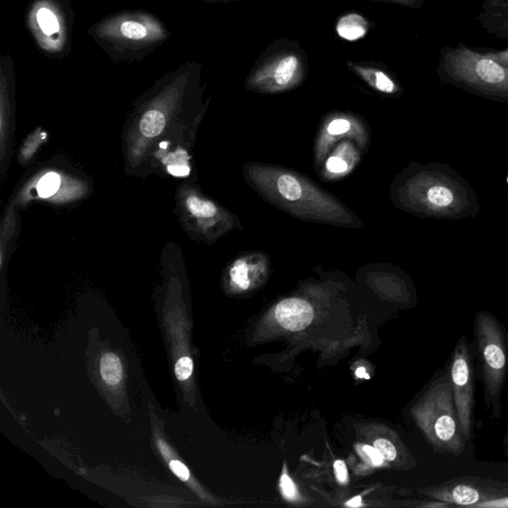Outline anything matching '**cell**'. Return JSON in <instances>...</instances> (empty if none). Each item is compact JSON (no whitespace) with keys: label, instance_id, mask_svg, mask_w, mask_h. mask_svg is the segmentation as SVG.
Instances as JSON below:
<instances>
[{"label":"cell","instance_id":"6da1fadb","mask_svg":"<svg viewBox=\"0 0 508 508\" xmlns=\"http://www.w3.org/2000/svg\"><path fill=\"white\" fill-rule=\"evenodd\" d=\"M245 180L269 204L299 220L341 227H362L363 222L310 179L291 169L247 163Z\"/></svg>","mask_w":508,"mask_h":508},{"label":"cell","instance_id":"7a4b0ae2","mask_svg":"<svg viewBox=\"0 0 508 508\" xmlns=\"http://www.w3.org/2000/svg\"><path fill=\"white\" fill-rule=\"evenodd\" d=\"M88 34L115 64L141 63L171 36L161 18L142 9L103 17Z\"/></svg>","mask_w":508,"mask_h":508},{"label":"cell","instance_id":"3957f363","mask_svg":"<svg viewBox=\"0 0 508 508\" xmlns=\"http://www.w3.org/2000/svg\"><path fill=\"white\" fill-rule=\"evenodd\" d=\"M308 73V57L300 43L277 39L259 55L245 79V88L262 95L284 94L300 88Z\"/></svg>","mask_w":508,"mask_h":508},{"label":"cell","instance_id":"277c9868","mask_svg":"<svg viewBox=\"0 0 508 508\" xmlns=\"http://www.w3.org/2000/svg\"><path fill=\"white\" fill-rule=\"evenodd\" d=\"M416 415L437 453L457 457L465 452L466 440L457 418L449 373L434 381L417 406Z\"/></svg>","mask_w":508,"mask_h":508},{"label":"cell","instance_id":"5b68a950","mask_svg":"<svg viewBox=\"0 0 508 508\" xmlns=\"http://www.w3.org/2000/svg\"><path fill=\"white\" fill-rule=\"evenodd\" d=\"M437 73L445 83L492 95H508V68L494 62L483 50L464 43L440 49Z\"/></svg>","mask_w":508,"mask_h":508},{"label":"cell","instance_id":"8992f818","mask_svg":"<svg viewBox=\"0 0 508 508\" xmlns=\"http://www.w3.org/2000/svg\"><path fill=\"white\" fill-rule=\"evenodd\" d=\"M75 13L69 0H32L26 25L38 48L54 58L71 50Z\"/></svg>","mask_w":508,"mask_h":508},{"label":"cell","instance_id":"52a82bcc","mask_svg":"<svg viewBox=\"0 0 508 508\" xmlns=\"http://www.w3.org/2000/svg\"><path fill=\"white\" fill-rule=\"evenodd\" d=\"M474 331L487 402L500 403L508 373V343L502 324L486 312L475 317Z\"/></svg>","mask_w":508,"mask_h":508},{"label":"cell","instance_id":"ba28073f","mask_svg":"<svg viewBox=\"0 0 508 508\" xmlns=\"http://www.w3.org/2000/svg\"><path fill=\"white\" fill-rule=\"evenodd\" d=\"M436 502L475 507L508 495V481L485 479L475 476H455L425 491Z\"/></svg>","mask_w":508,"mask_h":508},{"label":"cell","instance_id":"9c48e42d","mask_svg":"<svg viewBox=\"0 0 508 508\" xmlns=\"http://www.w3.org/2000/svg\"><path fill=\"white\" fill-rule=\"evenodd\" d=\"M449 374L457 418L463 435L469 441L473 435L475 374L470 345L465 336L455 347Z\"/></svg>","mask_w":508,"mask_h":508},{"label":"cell","instance_id":"30bf717a","mask_svg":"<svg viewBox=\"0 0 508 508\" xmlns=\"http://www.w3.org/2000/svg\"><path fill=\"white\" fill-rule=\"evenodd\" d=\"M362 119L348 113L328 115L317 138L315 148L318 164L325 161L335 143L342 139H355L358 145H366L368 133Z\"/></svg>","mask_w":508,"mask_h":508},{"label":"cell","instance_id":"8fae6325","mask_svg":"<svg viewBox=\"0 0 508 508\" xmlns=\"http://www.w3.org/2000/svg\"><path fill=\"white\" fill-rule=\"evenodd\" d=\"M346 66L378 94L397 96L402 93L393 73L383 63L347 61Z\"/></svg>","mask_w":508,"mask_h":508},{"label":"cell","instance_id":"7c38bea8","mask_svg":"<svg viewBox=\"0 0 508 508\" xmlns=\"http://www.w3.org/2000/svg\"><path fill=\"white\" fill-rule=\"evenodd\" d=\"M275 317L286 330L299 332L312 323L314 309L304 299L289 298L276 306Z\"/></svg>","mask_w":508,"mask_h":508},{"label":"cell","instance_id":"4fadbf2b","mask_svg":"<svg viewBox=\"0 0 508 508\" xmlns=\"http://www.w3.org/2000/svg\"><path fill=\"white\" fill-rule=\"evenodd\" d=\"M268 263V257L261 253L247 254L237 258L230 269L233 285L240 291H247L254 278L266 273Z\"/></svg>","mask_w":508,"mask_h":508},{"label":"cell","instance_id":"5bb4252c","mask_svg":"<svg viewBox=\"0 0 508 508\" xmlns=\"http://www.w3.org/2000/svg\"><path fill=\"white\" fill-rule=\"evenodd\" d=\"M476 20L485 32L508 40V0H484Z\"/></svg>","mask_w":508,"mask_h":508},{"label":"cell","instance_id":"9a60e30c","mask_svg":"<svg viewBox=\"0 0 508 508\" xmlns=\"http://www.w3.org/2000/svg\"><path fill=\"white\" fill-rule=\"evenodd\" d=\"M361 154L351 142H344L326 159L323 176L327 180L340 179L351 173L360 162Z\"/></svg>","mask_w":508,"mask_h":508},{"label":"cell","instance_id":"2e32d148","mask_svg":"<svg viewBox=\"0 0 508 508\" xmlns=\"http://www.w3.org/2000/svg\"><path fill=\"white\" fill-rule=\"evenodd\" d=\"M337 33L347 42H356L370 30V23L361 14H347L337 20Z\"/></svg>","mask_w":508,"mask_h":508},{"label":"cell","instance_id":"e0dca14e","mask_svg":"<svg viewBox=\"0 0 508 508\" xmlns=\"http://www.w3.org/2000/svg\"><path fill=\"white\" fill-rule=\"evenodd\" d=\"M166 117L158 108L148 109L142 117L141 131L146 137H155L163 132Z\"/></svg>","mask_w":508,"mask_h":508},{"label":"cell","instance_id":"ac0fdd59","mask_svg":"<svg viewBox=\"0 0 508 508\" xmlns=\"http://www.w3.org/2000/svg\"><path fill=\"white\" fill-rule=\"evenodd\" d=\"M101 374L103 380L108 385H116L123 378L121 360L115 354H106L101 361Z\"/></svg>","mask_w":508,"mask_h":508},{"label":"cell","instance_id":"d6986e66","mask_svg":"<svg viewBox=\"0 0 508 508\" xmlns=\"http://www.w3.org/2000/svg\"><path fill=\"white\" fill-rule=\"evenodd\" d=\"M187 207L199 218H214L218 215V208L214 203L196 196L188 198Z\"/></svg>","mask_w":508,"mask_h":508},{"label":"cell","instance_id":"ffe728a7","mask_svg":"<svg viewBox=\"0 0 508 508\" xmlns=\"http://www.w3.org/2000/svg\"><path fill=\"white\" fill-rule=\"evenodd\" d=\"M60 177L56 173H48L42 177V180L38 183V193L40 197L48 198L53 196L60 187Z\"/></svg>","mask_w":508,"mask_h":508},{"label":"cell","instance_id":"44dd1931","mask_svg":"<svg viewBox=\"0 0 508 508\" xmlns=\"http://www.w3.org/2000/svg\"><path fill=\"white\" fill-rule=\"evenodd\" d=\"M427 197L428 200L437 207H446L450 205L454 200L453 193L449 189L441 186L431 188L430 190L428 191Z\"/></svg>","mask_w":508,"mask_h":508},{"label":"cell","instance_id":"7402d4cb","mask_svg":"<svg viewBox=\"0 0 508 508\" xmlns=\"http://www.w3.org/2000/svg\"><path fill=\"white\" fill-rule=\"evenodd\" d=\"M175 374L179 381H186L193 374V361L190 357L183 356L176 363Z\"/></svg>","mask_w":508,"mask_h":508},{"label":"cell","instance_id":"603a6c76","mask_svg":"<svg viewBox=\"0 0 508 508\" xmlns=\"http://www.w3.org/2000/svg\"><path fill=\"white\" fill-rule=\"evenodd\" d=\"M374 447L383 454L385 461L393 462L396 459V447L391 441L386 439H378L374 442Z\"/></svg>","mask_w":508,"mask_h":508},{"label":"cell","instance_id":"cb8c5ba5","mask_svg":"<svg viewBox=\"0 0 508 508\" xmlns=\"http://www.w3.org/2000/svg\"><path fill=\"white\" fill-rule=\"evenodd\" d=\"M281 487L283 495L287 500L294 501L297 499V489L293 481L286 474L282 476Z\"/></svg>","mask_w":508,"mask_h":508},{"label":"cell","instance_id":"d4e9b609","mask_svg":"<svg viewBox=\"0 0 508 508\" xmlns=\"http://www.w3.org/2000/svg\"><path fill=\"white\" fill-rule=\"evenodd\" d=\"M370 2L401 5L412 9H420L424 5V0H370Z\"/></svg>","mask_w":508,"mask_h":508},{"label":"cell","instance_id":"484cf974","mask_svg":"<svg viewBox=\"0 0 508 508\" xmlns=\"http://www.w3.org/2000/svg\"><path fill=\"white\" fill-rule=\"evenodd\" d=\"M171 471L180 479L181 481H188L190 477V472L187 469V466L180 461L173 460L171 462Z\"/></svg>","mask_w":508,"mask_h":508},{"label":"cell","instance_id":"4316f807","mask_svg":"<svg viewBox=\"0 0 508 508\" xmlns=\"http://www.w3.org/2000/svg\"><path fill=\"white\" fill-rule=\"evenodd\" d=\"M364 452L374 466H381L383 464L384 457L375 447L365 446Z\"/></svg>","mask_w":508,"mask_h":508},{"label":"cell","instance_id":"83f0119b","mask_svg":"<svg viewBox=\"0 0 508 508\" xmlns=\"http://www.w3.org/2000/svg\"><path fill=\"white\" fill-rule=\"evenodd\" d=\"M485 52L489 56L494 62L501 64L503 67L508 68V48L504 51H492V50H485Z\"/></svg>","mask_w":508,"mask_h":508},{"label":"cell","instance_id":"f1b7e54d","mask_svg":"<svg viewBox=\"0 0 508 508\" xmlns=\"http://www.w3.org/2000/svg\"><path fill=\"white\" fill-rule=\"evenodd\" d=\"M334 469L337 480L341 484H346L347 482V469L346 464L343 461H337L334 465Z\"/></svg>","mask_w":508,"mask_h":508},{"label":"cell","instance_id":"f546056e","mask_svg":"<svg viewBox=\"0 0 508 508\" xmlns=\"http://www.w3.org/2000/svg\"><path fill=\"white\" fill-rule=\"evenodd\" d=\"M474 508H508V495L503 499L477 504Z\"/></svg>","mask_w":508,"mask_h":508},{"label":"cell","instance_id":"4dcf8cb0","mask_svg":"<svg viewBox=\"0 0 508 508\" xmlns=\"http://www.w3.org/2000/svg\"><path fill=\"white\" fill-rule=\"evenodd\" d=\"M168 171L174 176L183 177L190 173V168L185 165H173L168 167Z\"/></svg>","mask_w":508,"mask_h":508},{"label":"cell","instance_id":"1f68e13d","mask_svg":"<svg viewBox=\"0 0 508 508\" xmlns=\"http://www.w3.org/2000/svg\"><path fill=\"white\" fill-rule=\"evenodd\" d=\"M362 504L363 503L361 496H356L354 497V499L346 503V506H351V507H360L362 506Z\"/></svg>","mask_w":508,"mask_h":508},{"label":"cell","instance_id":"d6a6232c","mask_svg":"<svg viewBox=\"0 0 508 508\" xmlns=\"http://www.w3.org/2000/svg\"><path fill=\"white\" fill-rule=\"evenodd\" d=\"M199 2L206 4H231L237 2V0H199Z\"/></svg>","mask_w":508,"mask_h":508},{"label":"cell","instance_id":"836d02e7","mask_svg":"<svg viewBox=\"0 0 508 508\" xmlns=\"http://www.w3.org/2000/svg\"><path fill=\"white\" fill-rule=\"evenodd\" d=\"M356 374L357 377L366 378V380H370V375L366 374L365 367L357 368Z\"/></svg>","mask_w":508,"mask_h":508}]
</instances>
